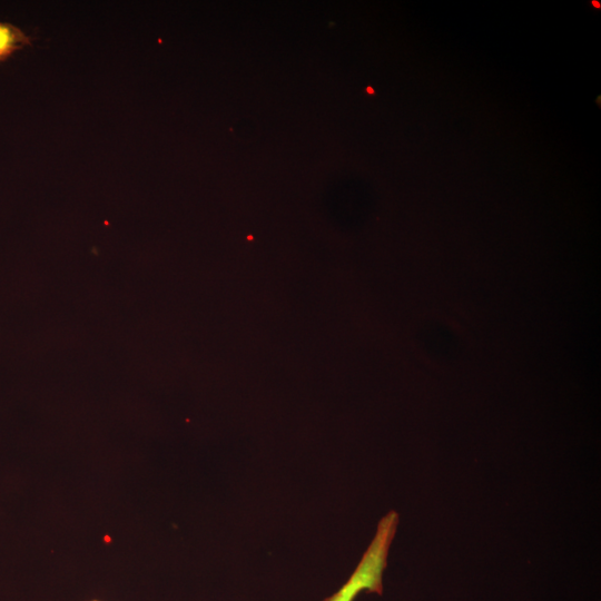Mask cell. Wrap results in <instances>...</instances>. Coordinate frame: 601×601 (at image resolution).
Returning <instances> with one entry per match:
<instances>
[{
	"instance_id": "6da1fadb",
	"label": "cell",
	"mask_w": 601,
	"mask_h": 601,
	"mask_svg": "<svg viewBox=\"0 0 601 601\" xmlns=\"http://www.w3.org/2000/svg\"><path fill=\"white\" fill-rule=\"evenodd\" d=\"M398 515L391 511L378 522L375 535L347 581L324 601H354L363 591L381 594L383 573L394 539Z\"/></svg>"
},
{
	"instance_id": "7a4b0ae2",
	"label": "cell",
	"mask_w": 601,
	"mask_h": 601,
	"mask_svg": "<svg viewBox=\"0 0 601 601\" xmlns=\"http://www.w3.org/2000/svg\"><path fill=\"white\" fill-rule=\"evenodd\" d=\"M31 45L30 37L23 30L10 22L0 21V62Z\"/></svg>"
},
{
	"instance_id": "3957f363",
	"label": "cell",
	"mask_w": 601,
	"mask_h": 601,
	"mask_svg": "<svg viewBox=\"0 0 601 601\" xmlns=\"http://www.w3.org/2000/svg\"><path fill=\"white\" fill-rule=\"evenodd\" d=\"M593 4H594V7H599V3H598V2H595V1H593Z\"/></svg>"
}]
</instances>
